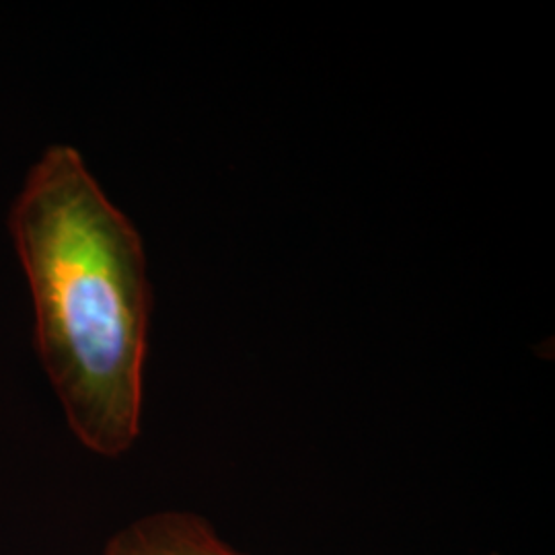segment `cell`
Wrapping results in <instances>:
<instances>
[{"label": "cell", "instance_id": "cell-1", "mask_svg": "<svg viewBox=\"0 0 555 555\" xmlns=\"http://www.w3.org/2000/svg\"><path fill=\"white\" fill-rule=\"evenodd\" d=\"M29 280L41 364L80 444L124 455L139 438L151 318L134 224L70 146L31 169L11 212Z\"/></svg>", "mask_w": 555, "mask_h": 555}, {"label": "cell", "instance_id": "cell-2", "mask_svg": "<svg viewBox=\"0 0 555 555\" xmlns=\"http://www.w3.org/2000/svg\"><path fill=\"white\" fill-rule=\"evenodd\" d=\"M103 555H243L206 518L181 511L142 516L119 529ZM498 555V554H492Z\"/></svg>", "mask_w": 555, "mask_h": 555}]
</instances>
